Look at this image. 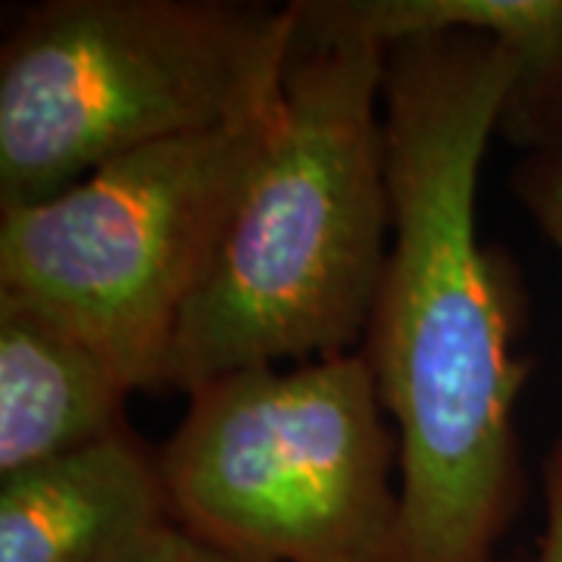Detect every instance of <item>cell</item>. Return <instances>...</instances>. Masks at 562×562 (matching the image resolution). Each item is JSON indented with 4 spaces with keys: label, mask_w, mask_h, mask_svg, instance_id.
<instances>
[{
    "label": "cell",
    "mask_w": 562,
    "mask_h": 562,
    "mask_svg": "<svg viewBox=\"0 0 562 562\" xmlns=\"http://www.w3.org/2000/svg\"><path fill=\"white\" fill-rule=\"evenodd\" d=\"M303 38L384 50L391 250L366 331L401 441L397 562H501L525 503L522 291L479 238V179L519 81L506 0H294Z\"/></svg>",
    "instance_id": "cell-1"
},
{
    "label": "cell",
    "mask_w": 562,
    "mask_h": 562,
    "mask_svg": "<svg viewBox=\"0 0 562 562\" xmlns=\"http://www.w3.org/2000/svg\"><path fill=\"white\" fill-rule=\"evenodd\" d=\"M382 88V47L294 38L269 144L176 325L160 391L366 338L391 250Z\"/></svg>",
    "instance_id": "cell-2"
},
{
    "label": "cell",
    "mask_w": 562,
    "mask_h": 562,
    "mask_svg": "<svg viewBox=\"0 0 562 562\" xmlns=\"http://www.w3.org/2000/svg\"><path fill=\"white\" fill-rule=\"evenodd\" d=\"M294 7L44 0L0 50V210L166 140L272 120Z\"/></svg>",
    "instance_id": "cell-3"
},
{
    "label": "cell",
    "mask_w": 562,
    "mask_h": 562,
    "mask_svg": "<svg viewBox=\"0 0 562 562\" xmlns=\"http://www.w3.org/2000/svg\"><path fill=\"white\" fill-rule=\"evenodd\" d=\"M162 479L184 531L257 562H397L401 441L362 350L184 394Z\"/></svg>",
    "instance_id": "cell-4"
},
{
    "label": "cell",
    "mask_w": 562,
    "mask_h": 562,
    "mask_svg": "<svg viewBox=\"0 0 562 562\" xmlns=\"http://www.w3.org/2000/svg\"><path fill=\"white\" fill-rule=\"evenodd\" d=\"M276 116L144 147L47 201L0 210V291L79 335L132 391H160L176 325Z\"/></svg>",
    "instance_id": "cell-5"
},
{
    "label": "cell",
    "mask_w": 562,
    "mask_h": 562,
    "mask_svg": "<svg viewBox=\"0 0 562 562\" xmlns=\"http://www.w3.org/2000/svg\"><path fill=\"white\" fill-rule=\"evenodd\" d=\"M179 528L160 457L128 428L0 479V562H147Z\"/></svg>",
    "instance_id": "cell-6"
},
{
    "label": "cell",
    "mask_w": 562,
    "mask_h": 562,
    "mask_svg": "<svg viewBox=\"0 0 562 562\" xmlns=\"http://www.w3.org/2000/svg\"><path fill=\"white\" fill-rule=\"evenodd\" d=\"M128 394L94 347L0 291V479L122 431Z\"/></svg>",
    "instance_id": "cell-7"
},
{
    "label": "cell",
    "mask_w": 562,
    "mask_h": 562,
    "mask_svg": "<svg viewBox=\"0 0 562 562\" xmlns=\"http://www.w3.org/2000/svg\"><path fill=\"white\" fill-rule=\"evenodd\" d=\"M509 188L562 260V135L541 150H528Z\"/></svg>",
    "instance_id": "cell-8"
},
{
    "label": "cell",
    "mask_w": 562,
    "mask_h": 562,
    "mask_svg": "<svg viewBox=\"0 0 562 562\" xmlns=\"http://www.w3.org/2000/svg\"><path fill=\"white\" fill-rule=\"evenodd\" d=\"M543 528L531 557L516 562H562V438L547 453L541 472Z\"/></svg>",
    "instance_id": "cell-9"
},
{
    "label": "cell",
    "mask_w": 562,
    "mask_h": 562,
    "mask_svg": "<svg viewBox=\"0 0 562 562\" xmlns=\"http://www.w3.org/2000/svg\"><path fill=\"white\" fill-rule=\"evenodd\" d=\"M147 562H257L247 560V557H238V553H228L216 543H206L201 538H194L191 531H172L166 541L150 553Z\"/></svg>",
    "instance_id": "cell-10"
},
{
    "label": "cell",
    "mask_w": 562,
    "mask_h": 562,
    "mask_svg": "<svg viewBox=\"0 0 562 562\" xmlns=\"http://www.w3.org/2000/svg\"><path fill=\"white\" fill-rule=\"evenodd\" d=\"M509 562H516V560H509Z\"/></svg>",
    "instance_id": "cell-11"
}]
</instances>
